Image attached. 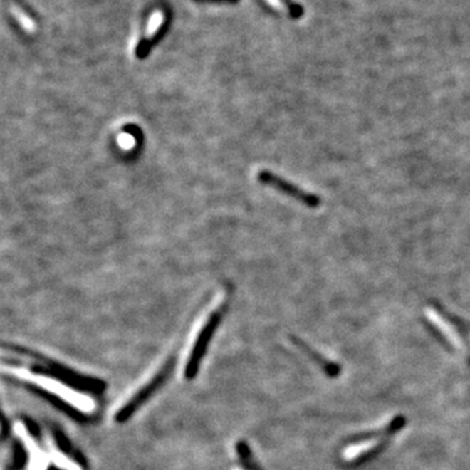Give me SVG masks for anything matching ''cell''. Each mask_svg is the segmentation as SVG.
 <instances>
[{
    "label": "cell",
    "instance_id": "obj_1",
    "mask_svg": "<svg viewBox=\"0 0 470 470\" xmlns=\"http://www.w3.org/2000/svg\"><path fill=\"white\" fill-rule=\"evenodd\" d=\"M4 371H8L9 374H12L17 379H21L24 382L37 385L43 391L48 392L56 396L58 399L63 400L64 402L76 407L83 413H92L95 409V404L89 396L72 390L68 385L56 380L54 377H47L46 375L36 374V372H31L29 370L21 367H6L4 366Z\"/></svg>",
    "mask_w": 470,
    "mask_h": 470
},
{
    "label": "cell",
    "instance_id": "obj_2",
    "mask_svg": "<svg viewBox=\"0 0 470 470\" xmlns=\"http://www.w3.org/2000/svg\"><path fill=\"white\" fill-rule=\"evenodd\" d=\"M434 327L446 337L448 343L461 352L470 365V323L446 313L444 308L434 306L426 311Z\"/></svg>",
    "mask_w": 470,
    "mask_h": 470
},
{
    "label": "cell",
    "instance_id": "obj_3",
    "mask_svg": "<svg viewBox=\"0 0 470 470\" xmlns=\"http://www.w3.org/2000/svg\"><path fill=\"white\" fill-rule=\"evenodd\" d=\"M405 424L407 418L404 415H396L391 422L385 424L380 430L344 448L343 459L345 461L355 462L375 454L376 451L382 449L397 432L402 430Z\"/></svg>",
    "mask_w": 470,
    "mask_h": 470
},
{
    "label": "cell",
    "instance_id": "obj_4",
    "mask_svg": "<svg viewBox=\"0 0 470 470\" xmlns=\"http://www.w3.org/2000/svg\"><path fill=\"white\" fill-rule=\"evenodd\" d=\"M258 180L260 183L274 188L276 191L281 192L283 195L289 196L291 199L297 200L308 208H316L321 204V199L319 196L307 192L303 188L291 183L289 180L283 179L277 174L269 172V170H260L258 172Z\"/></svg>",
    "mask_w": 470,
    "mask_h": 470
},
{
    "label": "cell",
    "instance_id": "obj_5",
    "mask_svg": "<svg viewBox=\"0 0 470 470\" xmlns=\"http://www.w3.org/2000/svg\"><path fill=\"white\" fill-rule=\"evenodd\" d=\"M293 341H294L298 348H299L302 352H305L306 355H307L310 360L315 362V363H316V365H318V366H319V367H320L327 375L330 376V377H336V376L340 374L341 367H340L337 363L332 362V360H328V358H325L324 355H321L320 352L313 350V348H310V346L306 344V343H303V341H301V340H298V338H293Z\"/></svg>",
    "mask_w": 470,
    "mask_h": 470
},
{
    "label": "cell",
    "instance_id": "obj_6",
    "mask_svg": "<svg viewBox=\"0 0 470 470\" xmlns=\"http://www.w3.org/2000/svg\"><path fill=\"white\" fill-rule=\"evenodd\" d=\"M280 1L286 6L291 17L299 19L301 16L303 15V8L301 7V6H298V4L290 1V0H280Z\"/></svg>",
    "mask_w": 470,
    "mask_h": 470
},
{
    "label": "cell",
    "instance_id": "obj_7",
    "mask_svg": "<svg viewBox=\"0 0 470 470\" xmlns=\"http://www.w3.org/2000/svg\"><path fill=\"white\" fill-rule=\"evenodd\" d=\"M199 3H216V4H235L238 0H195Z\"/></svg>",
    "mask_w": 470,
    "mask_h": 470
},
{
    "label": "cell",
    "instance_id": "obj_8",
    "mask_svg": "<svg viewBox=\"0 0 470 470\" xmlns=\"http://www.w3.org/2000/svg\"><path fill=\"white\" fill-rule=\"evenodd\" d=\"M233 470H244V469H238V468H236V469H233Z\"/></svg>",
    "mask_w": 470,
    "mask_h": 470
}]
</instances>
